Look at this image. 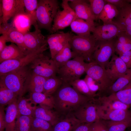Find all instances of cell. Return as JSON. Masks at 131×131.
Wrapping results in <instances>:
<instances>
[{
    "label": "cell",
    "mask_w": 131,
    "mask_h": 131,
    "mask_svg": "<svg viewBox=\"0 0 131 131\" xmlns=\"http://www.w3.org/2000/svg\"><path fill=\"white\" fill-rule=\"evenodd\" d=\"M91 123H81L72 131H89Z\"/></svg>",
    "instance_id": "cell-49"
},
{
    "label": "cell",
    "mask_w": 131,
    "mask_h": 131,
    "mask_svg": "<svg viewBox=\"0 0 131 131\" xmlns=\"http://www.w3.org/2000/svg\"><path fill=\"white\" fill-rule=\"evenodd\" d=\"M89 1L95 20H97L107 2L105 0H89Z\"/></svg>",
    "instance_id": "cell-42"
},
{
    "label": "cell",
    "mask_w": 131,
    "mask_h": 131,
    "mask_svg": "<svg viewBox=\"0 0 131 131\" xmlns=\"http://www.w3.org/2000/svg\"><path fill=\"white\" fill-rule=\"evenodd\" d=\"M63 83L61 78L55 75L47 78L43 86V93L52 96Z\"/></svg>",
    "instance_id": "cell-34"
},
{
    "label": "cell",
    "mask_w": 131,
    "mask_h": 131,
    "mask_svg": "<svg viewBox=\"0 0 131 131\" xmlns=\"http://www.w3.org/2000/svg\"><path fill=\"white\" fill-rule=\"evenodd\" d=\"M68 0L69 5L74 10L78 18L85 20L93 26H95V18L89 0Z\"/></svg>",
    "instance_id": "cell-14"
},
{
    "label": "cell",
    "mask_w": 131,
    "mask_h": 131,
    "mask_svg": "<svg viewBox=\"0 0 131 131\" xmlns=\"http://www.w3.org/2000/svg\"><path fill=\"white\" fill-rule=\"evenodd\" d=\"M69 43L76 57H82L88 63L93 61V55L97 48V43L92 34L73 35Z\"/></svg>",
    "instance_id": "cell-3"
},
{
    "label": "cell",
    "mask_w": 131,
    "mask_h": 131,
    "mask_svg": "<svg viewBox=\"0 0 131 131\" xmlns=\"http://www.w3.org/2000/svg\"><path fill=\"white\" fill-rule=\"evenodd\" d=\"M5 113L4 107L0 106V131H5Z\"/></svg>",
    "instance_id": "cell-47"
},
{
    "label": "cell",
    "mask_w": 131,
    "mask_h": 131,
    "mask_svg": "<svg viewBox=\"0 0 131 131\" xmlns=\"http://www.w3.org/2000/svg\"><path fill=\"white\" fill-rule=\"evenodd\" d=\"M0 34L5 37L7 42L15 44L27 54L24 44V34L8 23L0 25Z\"/></svg>",
    "instance_id": "cell-19"
},
{
    "label": "cell",
    "mask_w": 131,
    "mask_h": 131,
    "mask_svg": "<svg viewBox=\"0 0 131 131\" xmlns=\"http://www.w3.org/2000/svg\"><path fill=\"white\" fill-rule=\"evenodd\" d=\"M33 117L17 114L16 121V131H30Z\"/></svg>",
    "instance_id": "cell-39"
},
{
    "label": "cell",
    "mask_w": 131,
    "mask_h": 131,
    "mask_svg": "<svg viewBox=\"0 0 131 131\" xmlns=\"http://www.w3.org/2000/svg\"><path fill=\"white\" fill-rule=\"evenodd\" d=\"M73 35L68 32L52 34L48 36L47 40L52 59L69 43Z\"/></svg>",
    "instance_id": "cell-16"
},
{
    "label": "cell",
    "mask_w": 131,
    "mask_h": 131,
    "mask_svg": "<svg viewBox=\"0 0 131 131\" xmlns=\"http://www.w3.org/2000/svg\"><path fill=\"white\" fill-rule=\"evenodd\" d=\"M123 30L113 22L95 26L91 32L97 42H100L113 39Z\"/></svg>",
    "instance_id": "cell-13"
},
{
    "label": "cell",
    "mask_w": 131,
    "mask_h": 131,
    "mask_svg": "<svg viewBox=\"0 0 131 131\" xmlns=\"http://www.w3.org/2000/svg\"><path fill=\"white\" fill-rule=\"evenodd\" d=\"M106 72L114 83L125 74L129 69L122 59L115 54L112 56L105 68Z\"/></svg>",
    "instance_id": "cell-18"
},
{
    "label": "cell",
    "mask_w": 131,
    "mask_h": 131,
    "mask_svg": "<svg viewBox=\"0 0 131 131\" xmlns=\"http://www.w3.org/2000/svg\"><path fill=\"white\" fill-rule=\"evenodd\" d=\"M52 96L54 109L60 116L73 114L81 106L91 99L70 85L63 83Z\"/></svg>",
    "instance_id": "cell-1"
},
{
    "label": "cell",
    "mask_w": 131,
    "mask_h": 131,
    "mask_svg": "<svg viewBox=\"0 0 131 131\" xmlns=\"http://www.w3.org/2000/svg\"><path fill=\"white\" fill-rule=\"evenodd\" d=\"M25 12L32 15L36 16V11L37 8L38 0H23Z\"/></svg>",
    "instance_id": "cell-43"
},
{
    "label": "cell",
    "mask_w": 131,
    "mask_h": 131,
    "mask_svg": "<svg viewBox=\"0 0 131 131\" xmlns=\"http://www.w3.org/2000/svg\"><path fill=\"white\" fill-rule=\"evenodd\" d=\"M30 67L33 73L47 78L56 75L58 70L53 60L43 54L31 63Z\"/></svg>",
    "instance_id": "cell-9"
},
{
    "label": "cell",
    "mask_w": 131,
    "mask_h": 131,
    "mask_svg": "<svg viewBox=\"0 0 131 131\" xmlns=\"http://www.w3.org/2000/svg\"><path fill=\"white\" fill-rule=\"evenodd\" d=\"M18 98L16 94L0 82V106L8 105Z\"/></svg>",
    "instance_id": "cell-33"
},
{
    "label": "cell",
    "mask_w": 131,
    "mask_h": 131,
    "mask_svg": "<svg viewBox=\"0 0 131 131\" xmlns=\"http://www.w3.org/2000/svg\"><path fill=\"white\" fill-rule=\"evenodd\" d=\"M7 41L5 37L2 35L0 37V52L7 46L6 43Z\"/></svg>",
    "instance_id": "cell-50"
},
{
    "label": "cell",
    "mask_w": 131,
    "mask_h": 131,
    "mask_svg": "<svg viewBox=\"0 0 131 131\" xmlns=\"http://www.w3.org/2000/svg\"><path fill=\"white\" fill-rule=\"evenodd\" d=\"M76 57L75 54L71 50L68 43L52 59L58 69L63 66L72 58H74Z\"/></svg>",
    "instance_id": "cell-29"
},
{
    "label": "cell",
    "mask_w": 131,
    "mask_h": 131,
    "mask_svg": "<svg viewBox=\"0 0 131 131\" xmlns=\"http://www.w3.org/2000/svg\"><path fill=\"white\" fill-rule=\"evenodd\" d=\"M92 100L97 107L103 110H127L130 108L119 100L110 99L106 96L100 97L97 99L94 98Z\"/></svg>",
    "instance_id": "cell-23"
},
{
    "label": "cell",
    "mask_w": 131,
    "mask_h": 131,
    "mask_svg": "<svg viewBox=\"0 0 131 131\" xmlns=\"http://www.w3.org/2000/svg\"><path fill=\"white\" fill-rule=\"evenodd\" d=\"M126 1L128 2L131 3V0H126Z\"/></svg>",
    "instance_id": "cell-52"
},
{
    "label": "cell",
    "mask_w": 131,
    "mask_h": 131,
    "mask_svg": "<svg viewBox=\"0 0 131 131\" xmlns=\"http://www.w3.org/2000/svg\"><path fill=\"white\" fill-rule=\"evenodd\" d=\"M87 75L96 81L99 87L100 92L107 91L113 83L105 68L94 61L86 63L85 72Z\"/></svg>",
    "instance_id": "cell-7"
},
{
    "label": "cell",
    "mask_w": 131,
    "mask_h": 131,
    "mask_svg": "<svg viewBox=\"0 0 131 131\" xmlns=\"http://www.w3.org/2000/svg\"></svg>",
    "instance_id": "cell-54"
},
{
    "label": "cell",
    "mask_w": 131,
    "mask_h": 131,
    "mask_svg": "<svg viewBox=\"0 0 131 131\" xmlns=\"http://www.w3.org/2000/svg\"><path fill=\"white\" fill-rule=\"evenodd\" d=\"M31 73L26 67H25L0 76V82L20 98L25 93V87Z\"/></svg>",
    "instance_id": "cell-2"
},
{
    "label": "cell",
    "mask_w": 131,
    "mask_h": 131,
    "mask_svg": "<svg viewBox=\"0 0 131 131\" xmlns=\"http://www.w3.org/2000/svg\"><path fill=\"white\" fill-rule=\"evenodd\" d=\"M68 0H63L61 4L63 9L57 12L53 21L50 32L53 33L70 25L78 18L74 10L69 4Z\"/></svg>",
    "instance_id": "cell-8"
},
{
    "label": "cell",
    "mask_w": 131,
    "mask_h": 131,
    "mask_svg": "<svg viewBox=\"0 0 131 131\" xmlns=\"http://www.w3.org/2000/svg\"><path fill=\"white\" fill-rule=\"evenodd\" d=\"M106 97L110 99L119 100L131 108V82L122 90Z\"/></svg>",
    "instance_id": "cell-31"
},
{
    "label": "cell",
    "mask_w": 131,
    "mask_h": 131,
    "mask_svg": "<svg viewBox=\"0 0 131 131\" xmlns=\"http://www.w3.org/2000/svg\"><path fill=\"white\" fill-rule=\"evenodd\" d=\"M80 93L92 99L97 94L92 93L90 90L84 79H79L71 83L70 85Z\"/></svg>",
    "instance_id": "cell-37"
},
{
    "label": "cell",
    "mask_w": 131,
    "mask_h": 131,
    "mask_svg": "<svg viewBox=\"0 0 131 131\" xmlns=\"http://www.w3.org/2000/svg\"><path fill=\"white\" fill-rule=\"evenodd\" d=\"M0 2V25L8 23L10 18L25 11L23 0H2Z\"/></svg>",
    "instance_id": "cell-11"
},
{
    "label": "cell",
    "mask_w": 131,
    "mask_h": 131,
    "mask_svg": "<svg viewBox=\"0 0 131 131\" xmlns=\"http://www.w3.org/2000/svg\"><path fill=\"white\" fill-rule=\"evenodd\" d=\"M48 49L47 47L27 54L23 57L4 61L0 63V76L22 68L31 63Z\"/></svg>",
    "instance_id": "cell-6"
},
{
    "label": "cell",
    "mask_w": 131,
    "mask_h": 131,
    "mask_svg": "<svg viewBox=\"0 0 131 131\" xmlns=\"http://www.w3.org/2000/svg\"><path fill=\"white\" fill-rule=\"evenodd\" d=\"M33 117L46 121L53 126L58 121L61 116L54 109L39 105L36 106Z\"/></svg>",
    "instance_id": "cell-21"
},
{
    "label": "cell",
    "mask_w": 131,
    "mask_h": 131,
    "mask_svg": "<svg viewBox=\"0 0 131 131\" xmlns=\"http://www.w3.org/2000/svg\"><path fill=\"white\" fill-rule=\"evenodd\" d=\"M17 101L8 105L6 108L5 131H16V121L18 114Z\"/></svg>",
    "instance_id": "cell-26"
},
{
    "label": "cell",
    "mask_w": 131,
    "mask_h": 131,
    "mask_svg": "<svg viewBox=\"0 0 131 131\" xmlns=\"http://www.w3.org/2000/svg\"><path fill=\"white\" fill-rule=\"evenodd\" d=\"M118 12V10L116 7L107 2L100 14L98 19L102 20L103 24L112 23L113 20L116 16Z\"/></svg>",
    "instance_id": "cell-32"
},
{
    "label": "cell",
    "mask_w": 131,
    "mask_h": 131,
    "mask_svg": "<svg viewBox=\"0 0 131 131\" xmlns=\"http://www.w3.org/2000/svg\"><path fill=\"white\" fill-rule=\"evenodd\" d=\"M84 80L90 90L93 93L96 94L97 91H99V86L97 82L94 79L86 75Z\"/></svg>",
    "instance_id": "cell-45"
},
{
    "label": "cell",
    "mask_w": 131,
    "mask_h": 131,
    "mask_svg": "<svg viewBox=\"0 0 131 131\" xmlns=\"http://www.w3.org/2000/svg\"><path fill=\"white\" fill-rule=\"evenodd\" d=\"M81 123H91L100 119L96 104L91 99L81 106L73 114Z\"/></svg>",
    "instance_id": "cell-15"
},
{
    "label": "cell",
    "mask_w": 131,
    "mask_h": 131,
    "mask_svg": "<svg viewBox=\"0 0 131 131\" xmlns=\"http://www.w3.org/2000/svg\"><path fill=\"white\" fill-rule=\"evenodd\" d=\"M12 18L11 25L24 34L29 32L32 25L35 28L38 27L36 17L27 13L25 11L18 13Z\"/></svg>",
    "instance_id": "cell-17"
},
{
    "label": "cell",
    "mask_w": 131,
    "mask_h": 131,
    "mask_svg": "<svg viewBox=\"0 0 131 131\" xmlns=\"http://www.w3.org/2000/svg\"><path fill=\"white\" fill-rule=\"evenodd\" d=\"M30 101L29 98L23 97L18 98L17 104V114L33 116L36 106H32L29 102Z\"/></svg>",
    "instance_id": "cell-36"
},
{
    "label": "cell",
    "mask_w": 131,
    "mask_h": 131,
    "mask_svg": "<svg viewBox=\"0 0 131 131\" xmlns=\"http://www.w3.org/2000/svg\"><path fill=\"white\" fill-rule=\"evenodd\" d=\"M108 131H125L131 126V117L121 121L103 120Z\"/></svg>",
    "instance_id": "cell-38"
},
{
    "label": "cell",
    "mask_w": 131,
    "mask_h": 131,
    "mask_svg": "<svg viewBox=\"0 0 131 131\" xmlns=\"http://www.w3.org/2000/svg\"><path fill=\"white\" fill-rule=\"evenodd\" d=\"M131 82V68L129 69L125 74L117 79L107 91L110 94L115 93L124 88Z\"/></svg>",
    "instance_id": "cell-35"
},
{
    "label": "cell",
    "mask_w": 131,
    "mask_h": 131,
    "mask_svg": "<svg viewBox=\"0 0 131 131\" xmlns=\"http://www.w3.org/2000/svg\"><path fill=\"white\" fill-rule=\"evenodd\" d=\"M119 57L125 64L128 69L131 68V56L130 51L120 55Z\"/></svg>",
    "instance_id": "cell-46"
},
{
    "label": "cell",
    "mask_w": 131,
    "mask_h": 131,
    "mask_svg": "<svg viewBox=\"0 0 131 131\" xmlns=\"http://www.w3.org/2000/svg\"><path fill=\"white\" fill-rule=\"evenodd\" d=\"M131 56V50L130 51Z\"/></svg>",
    "instance_id": "cell-53"
},
{
    "label": "cell",
    "mask_w": 131,
    "mask_h": 131,
    "mask_svg": "<svg viewBox=\"0 0 131 131\" xmlns=\"http://www.w3.org/2000/svg\"><path fill=\"white\" fill-rule=\"evenodd\" d=\"M115 38L111 40L97 42L96 49L93 55V61L105 68L110 58L115 52Z\"/></svg>",
    "instance_id": "cell-10"
},
{
    "label": "cell",
    "mask_w": 131,
    "mask_h": 131,
    "mask_svg": "<svg viewBox=\"0 0 131 131\" xmlns=\"http://www.w3.org/2000/svg\"><path fill=\"white\" fill-rule=\"evenodd\" d=\"M81 123L73 114H69L60 117L51 131H72Z\"/></svg>",
    "instance_id": "cell-22"
},
{
    "label": "cell",
    "mask_w": 131,
    "mask_h": 131,
    "mask_svg": "<svg viewBox=\"0 0 131 131\" xmlns=\"http://www.w3.org/2000/svg\"><path fill=\"white\" fill-rule=\"evenodd\" d=\"M30 101L35 105L44 106L54 109V105L52 96L46 95L43 93L34 92L30 93Z\"/></svg>",
    "instance_id": "cell-30"
},
{
    "label": "cell",
    "mask_w": 131,
    "mask_h": 131,
    "mask_svg": "<svg viewBox=\"0 0 131 131\" xmlns=\"http://www.w3.org/2000/svg\"><path fill=\"white\" fill-rule=\"evenodd\" d=\"M105 0L107 2L109 3L114 6L118 9L123 7L127 2L126 0Z\"/></svg>",
    "instance_id": "cell-48"
},
{
    "label": "cell",
    "mask_w": 131,
    "mask_h": 131,
    "mask_svg": "<svg viewBox=\"0 0 131 131\" xmlns=\"http://www.w3.org/2000/svg\"><path fill=\"white\" fill-rule=\"evenodd\" d=\"M89 131H108L103 120L99 119L92 123Z\"/></svg>",
    "instance_id": "cell-44"
},
{
    "label": "cell",
    "mask_w": 131,
    "mask_h": 131,
    "mask_svg": "<svg viewBox=\"0 0 131 131\" xmlns=\"http://www.w3.org/2000/svg\"><path fill=\"white\" fill-rule=\"evenodd\" d=\"M118 10L117 15L113 20V22L122 29L131 25V3L127 2Z\"/></svg>",
    "instance_id": "cell-24"
},
{
    "label": "cell",
    "mask_w": 131,
    "mask_h": 131,
    "mask_svg": "<svg viewBox=\"0 0 131 131\" xmlns=\"http://www.w3.org/2000/svg\"><path fill=\"white\" fill-rule=\"evenodd\" d=\"M47 79L32 72L25 86V93L27 91L43 93L44 85Z\"/></svg>",
    "instance_id": "cell-27"
},
{
    "label": "cell",
    "mask_w": 131,
    "mask_h": 131,
    "mask_svg": "<svg viewBox=\"0 0 131 131\" xmlns=\"http://www.w3.org/2000/svg\"><path fill=\"white\" fill-rule=\"evenodd\" d=\"M24 44L27 53L36 51L48 45L45 37L38 27L32 32H28L24 34Z\"/></svg>",
    "instance_id": "cell-12"
},
{
    "label": "cell",
    "mask_w": 131,
    "mask_h": 131,
    "mask_svg": "<svg viewBox=\"0 0 131 131\" xmlns=\"http://www.w3.org/2000/svg\"><path fill=\"white\" fill-rule=\"evenodd\" d=\"M27 54L21 48L13 43L6 46L0 52V63L5 61L19 59Z\"/></svg>",
    "instance_id": "cell-25"
},
{
    "label": "cell",
    "mask_w": 131,
    "mask_h": 131,
    "mask_svg": "<svg viewBox=\"0 0 131 131\" xmlns=\"http://www.w3.org/2000/svg\"><path fill=\"white\" fill-rule=\"evenodd\" d=\"M82 57L77 56L58 69L57 74L63 83L70 85L80 79L85 72L86 63Z\"/></svg>",
    "instance_id": "cell-5"
},
{
    "label": "cell",
    "mask_w": 131,
    "mask_h": 131,
    "mask_svg": "<svg viewBox=\"0 0 131 131\" xmlns=\"http://www.w3.org/2000/svg\"><path fill=\"white\" fill-rule=\"evenodd\" d=\"M117 37L116 40L120 44L122 48L121 54L131 50V36L123 30Z\"/></svg>",
    "instance_id": "cell-41"
},
{
    "label": "cell",
    "mask_w": 131,
    "mask_h": 131,
    "mask_svg": "<svg viewBox=\"0 0 131 131\" xmlns=\"http://www.w3.org/2000/svg\"><path fill=\"white\" fill-rule=\"evenodd\" d=\"M122 29L131 36V25L127 26Z\"/></svg>",
    "instance_id": "cell-51"
},
{
    "label": "cell",
    "mask_w": 131,
    "mask_h": 131,
    "mask_svg": "<svg viewBox=\"0 0 131 131\" xmlns=\"http://www.w3.org/2000/svg\"><path fill=\"white\" fill-rule=\"evenodd\" d=\"M52 128V126L49 122L33 117L30 131H51Z\"/></svg>",
    "instance_id": "cell-40"
},
{
    "label": "cell",
    "mask_w": 131,
    "mask_h": 131,
    "mask_svg": "<svg viewBox=\"0 0 131 131\" xmlns=\"http://www.w3.org/2000/svg\"><path fill=\"white\" fill-rule=\"evenodd\" d=\"M70 26L72 31L79 35L90 34L95 27L85 20L78 18L72 22Z\"/></svg>",
    "instance_id": "cell-28"
},
{
    "label": "cell",
    "mask_w": 131,
    "mask_h": 131,
    "mask_svg": "<svg viewBox=\"0 0 131 131\" xmlns=\"http://www.w3.org/2000/svg\"><path fill=\"white\" fill-rule=\"evenodd\" d=\"M57 0H38L36 11V19L38 28L46 29L50 32L53 21L58 10Z\"/></svg>",
    "instance_id": "cell-4"
},
{
    "label": "cell",
    "mask_w": 131,
    "mask_h": 131,
    "mask_svg": "<svg viewBox=\"0 0 131 131\" xmlns=\"http://www.w3.org/2000/svg\"><path fill=\"white\" fill-rule=\"evenodd\" d=\"M96 106L98 116L101 120L118 121L131 117V111L128 110H105Z\"/></svg>",
    "instance_id": "cell-20"
}]
</instances>
